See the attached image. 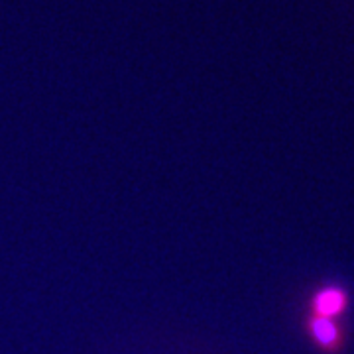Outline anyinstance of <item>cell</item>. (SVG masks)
I'll list each match as a JSON object with an SVG mask.
<instances>
[{
    "label": "cell",
    "mask_w": 354,
    "mask_h": 354,
    "mask_svg": "<svg viewBox=\"0 0 354 354\" xmlns=\"http://www.w3.org/2000/svg\"><path fill=\"white\" fill-rule=\"evenodd\" d=\"M351 305V293L341 283H323L319 286L311 299L307 315L327 317V319H341Z\"/></svg>",
    "instance_id": "cell-1"
},
{
    "label": "cell",
    "mask_w": 354,
    "mask_h": 354,
    "mask_svg": "<svg viewBox=\"0 0 354 354\" xmlns=\"http://www.w3.org/2000/svg\"><path fill=\"white\" fill-rule=\"evenodd\" d=\"M307 335L319 351L327 354H339L344 346V330L339 319L307 315Z\"/></svg>",
    "instance_id": "cell-2"
}]
</instances>
